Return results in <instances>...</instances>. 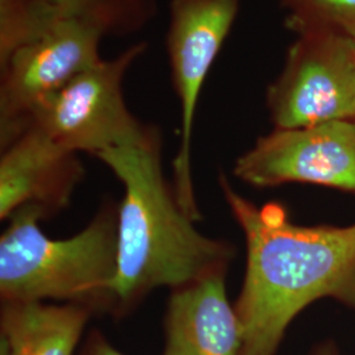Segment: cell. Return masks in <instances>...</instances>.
I'll return each mask as SVG.
<instances>
[{
	"label": "cell",
	"mask_w": 355,
	"mask_h": 355,
	"mask_svg": "<svg viewBox=\"0 0 355 355\" xmlns=\"http://www.w3.org/2000/svg\"><path fill=\"white\" fill-rule=\"evenodd\" d=\"M246 241V271L234 304L240 355H275L292 320L318 299L355 309V224L303 227L277 203L258 207L220 175Z\"/></svg>",
	"instance_id": "obj_1"
},
{
	"label": "cell",
	"mask_w": 355,
	"mask_h": 355,
	"mask_svg": "<svg viewBox=\"0 0 355 355\" xmlns=\"http://www.w3.org/2000/svg\"><path fill=\"white\" fill-rule=\"evenodd\" d=\"M124 186L117 214V272L111 309L123 315L159 287L175 290L228 271L234 250L199 232L180 207L162 167V136L150 128L142 140L96 157Z\"/></svg>",
	"instance_id": "obj_2"
},
{
	"label": "cell",
	"mask_w": 355,
	"mask_h": 355,
	"mask_svg": "<svg viewBox=\"0 0 355 355\" xmlns=\"http://www.w3.org/2000/svg\"><path fill=\"white\" fill-rule=\"evenodd\" d=\"M119 205L105 204L76 236L53 240L41 228L45 214L33 205L16 211L0 239L1 303L48 300L111 309L117 272Z\"/></svg>",
	"instance_id": "obj_3"
},
{
	"label": "cell",
	"mask_w": 355,
	"mask_h": 355,
	"mask_svg": "<svg viewBox=\"0 0 355 355\" xmlns=\"http://www.w3.org/2000/svg\"><path fill=\"white\" fill-rule=\"evenodd\" d=\"M146 51V41L136 42L82 71L38 107L26 129L40 130L66 150L95 157L142 140L152 125L128 108L124 82Z\"/></svg>",
	"instance_id": "obj_4"
},
{
	"label": "cell",
	"mask_w": 355,
	"mask_h": 355,
	"mask_svg": "<svg viewBox=\"0 0 355 355\" xmlns=\"http://www.w3.org/2000/svg\"><path fill=\"white\" fill-rule=\"evenodd\" d=\"M241 8L240 0H170L166 51L180 105V145L173 162V189L186 214L200 220L193 187L191 144L196 110L212 66Z\"/></svg>",
	"instance_id": "obj_5"
},
{
	"label": "cell",
	"mask_w": 355,
	"mask_h": 355,
	"mask_svg": "<svg viewBox=\"0 0 355 355\" xmlns=\"http://www.w3.org/2000/svg\"><path fill=\"white\" fill-rule=\"evenodd\" d=\"M295 36L279 74L267 86L274 128L355 120V40L329 31Z\"/></svg>",
	"instance_id": "obj_6"
},
{
	"label": "cell",
	"mask_w": 355,
	"mask_h": 355,
	"mask_svg": "<svg viewBox=\"0 0 355 355\" xmlns=\"http://www.w3.org/2000/svg\"><path fill=\"white\" fill-rule=\"evenodd\" d=\"M103 38L89 26L62 19L0 67L1 149L26 132L42 103L103 60Z\"/></svg>",
	"instance_id": "obj_7"
},
{
	"label": "cell",
	"mask_w": 355,
	"mask_h": 355,
	"mask_svg": "<svg viewBox=\"0 0 355 355\" xmlns=\"http://www.w3.org/2000/svg\"><path fill=\"white\" fill-rule=\"evenodd\" d=\"M233 174L254 187L308 183L355 195V120L274 128L236 159Z\"/></svg>",
	"instance_id": "obj_8"
},
{
	"label": "cell",
	"mask_w": 355,
	"mask_h": 355,
	"mask_svg": "<svg viewBox=\"0 0 355 355\" xmlns=\"http://www.w3.org/2000/svg\"><path fill=\"white\" fill-rule=\"evenodd\" d=\"M78 155L32 128L3 148L0 218L8 220L28 205L37 207L45 216L67 207L85 173Z\"/></svg>",
	"instance_id": "obj_9"
},
{
	"label": "cell",
	"mask_w": 355,
	"mask_h": 355,
	"mask_svg": "<svg viewBox=\"0 0 355 355\" xmlns=\"http://www.w3.org/2000/svg\"><path fill=\"white\" fill-rule=\"evenodd\" d=\"M227 271L171 290L165 316V355H240L241 324L230 304Z\"/></svg>",
	"instance_id": "obj_10"
},
{
	"label": "cell",
	"mask_w": 355,
	"mask_h": 355,
	"mask_svg": "<svg viewBox=\"0 0 355 355\" xmlns=\"http://www.w3.org/2000/svg\"><path fill=\"white\" fill-rule=\"evenodd\" d=\"M91 313L82 305L1 303V338L11 355H73Z\"/></svg>",
	"instance_id": "obj_11"
},
{
	"label": "cell",
	"mask_w": 355,
	"mask_h": 355,
	"mask_svg": "<svg viewBox=\"0 0 355 355\" xmlns=\"http://www.w3.org/2000/svg\"><path fill=\"white\" fill-rule=\"evenodd\" d=\"M61 15L103 37H130L157 19V0H49Z\"/></svg>",
	"instance_id": "obj_12"
},
{
	"label": "cell",
	"mask_w": 355,
	"mask_h": 355,
	"mask_svg": "<svg viewBox=\"0 0 355 355\" xmlns=\"http://www.w3.org/2000/svg\"><path fill=\"white\" fill-rule=\"evenodd\" d=\"M62 19L49 0H0V67Z\"/></svg>",
	"instance_id": "obj_13"
},
{
	"label": "cell",
	"mask_w": 355,
	"mask_h": 355,
	"mask_svg": "<svg viewBox=\"0 0 355 355\" xmlns=\"http://www.w3.org/2000/svg\"><path fill=\"white\" fill-rule=\"evenodd\" d=\"M284 10V24L293 35L329 31L355 40V0H297Z\"/></svg>",
	"instance_id": "obj_14"
},
{
	"label": "cell",
	"mask_w": 355,
	"mask_h": 355,
	"mask_svg": "<svg viewBox=\"0 0 355 355\" xmlns=\"http://www.w3.org/2000/svg\"><path fill=\"white\" fill-rule=\"evenodd\" d=\"M82 355H124L117 352L114 346H111L103 338L101 334H95L91 337Z\"/></svg>",
	"instance_id": "obj_15"
},
{
	"label": "cell",
	"mask_w": 355,
	"mask_h": 355,
	"mask_svg": "<svg viewBox=\"0 0 355 355\" xmlns=\"http://www.w3.org/2000/svg\"><path fill=\"white\" fill-rule=\"evenodd\" d=\"M315 355H337V353L331 346H324V347L318 349Z\"/></svg>",
	"instance_id": "obj_16"
},
{
	"label": "cell",
	"mask_w": 355,
	"mask_h": 355,
	"mask_svg": "<svg viewBox=\"0 0 355 355\" xmlns=\"http://www.w3.org/2000/svg\"><path fill=\"white\" fill-rule=\"evenodd\" d=\"M0 355H11V350L7 341L4 338L0 340Z\"/></svg>",
	"instance_id": "obj_17"
},
{
	"label": "cell",
	"mask_w": 355,
	"mask_h": 355,
	"mask_svg": "<svg viewBox=\"0 0 355 355\" xmlns=\"http://www.w3.org/2000/svg\"><path fill=\"white\" fill-rule=\"evenodd\" d=\"M275 1H278L283 8H286V7H288L290 4L295 3V1H297V0H275Z\"/></svg>",
	"instance_id": "obj_18"
}]
</instances>
